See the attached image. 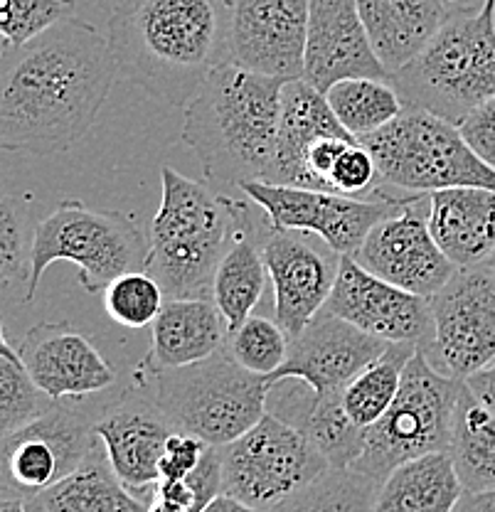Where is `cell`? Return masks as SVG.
Wrapping results in <instances>:
<instances>
[{"label": "cell", "mask_w": 495, "mask_h": 512, "mask_svg": "<svg viewBox=\"0 0 495 512\" xmlns=\"http://www.w3.org/2000/svg\"><path fill=\"white\" fill-rule=\"evenodd\" d=\"M109 37L67 18L0 50V151L55 156L97 124L116 82Z\"/></svg>", "instance_id": "1"}, {"label": "cell", "mask_w": 495, "mask_h": 512, "mask_svg": "<svg viewBox=\"0 0 495 512\" xmlns=\"http://www.w3.org/2000/svg\"><path fill=\"white\" fill-rule=\"evenodd\" d=\"M234 0H126L111 13L109 37L119 74L170 106L193 99L230 62Z\"/></svg>", "instance_id": "2"}, {"label": "cell", "mask_w": 495, "mask_h": 512, "mask_svg": "<svg viewBox=\"0 0 495 512\" xmlns=\"http://www.w3.org/2000/svg\"><path fill=\"white\" fill-rule=\"evenodd\" d=\"M284 79L227 62L185 104L183 143L198 158L205 183L242 190L266 178L279 136Z\"/></svg>", "instance_id": "3"}, {"label": "cell", "mask_w": 495, "mask_h": 512, "mask_svg": "<svg viewBox=\"0 0 495 512\" xmlns=\"http://www.w3.org/2000/svg\"><path fill=\"white\" fill-rule=\"evenodd\" d=\"M161 207L148 232L146 271L161 284L165 298H207L222 256L232 242L239 197L165 165Z\"/></svg>", "instance_id": "4"}, {"label": "cell", "mask_w": 495, "mask_h": 512, "mask_svg": "<svg viewBox=\"0 0 495 512\" xmlns=\"http://www.w3.org/2000/svg\"><path fill=\"white\" fill-rule=\"evenodd\" d=\"M407 109L459 124L495 96V0L456 5L427 50L390 77Z\"/></svg>", "instance_id": "5"}, {"label": "cell", "mask_w": 495, "mask_h": 512, "mask_svg": "<svg viewBox=\"0 0 495 512\" xmlns=\"http://www.w3.org/2000/svg\"><path fill=\"white\" fill-rule=\"evenodd\" d=\"M133 384L158 404L175 431L217 448L237 441L262 419L271 392L266 377L239 367L225 348L175 370H158L141 360Z\"/></svg>", "instance_id": "6"}, {"label": "cell", "mask_w": 495, "mask_h": 512, "mask_svg": "<svg viewBox=\"0 0 495 512\" xmlns=\"http://www.w3.org/2000/svg\"><path fill=\"white\" fill-rule=\"evenodd\" d=\"M372 153L380 188L392 195H431L449 188L495 192V170L463 141L459 126L422 109H404L392 124L358 138Z\"/></svg>", "instance_id": "7"}, {"label": "cell", "mask_w": 495, "mask_h": 512, "mask_svg": "<svg viewBox=\"0 0 495 512\" xmlns=\"http://www.w3.org/2000/svg\"><path fill=\"white\" fill-rule=\"evenodd\" d=\"M55 261L77 264L79 286L87 293H104L119 276L146 271L148 239L124 212L89 210L79 200H65L37 222L23 301H33L42 274Z\"/></svg>", "instance_id": "8"}, {"label": "cell", "mask_w": 495, "mask_h": 512, "mask_svg": "<svg viewBox=\"0 0 495 512\" xmlns=\"http://www.w3.org/2000/svg\"><path fill=\"white\" fill-rule=\"evenodd\" d=\"M461 389L463 380L439 372L417 350L404 370L392 407L365 429L363 456L353 468L382 483L402 463L449 451Z\"/></svg>", "instance_id": "9"}, {"label": "cell", "mask_w": 495, "mask_h": 512, "mask_svg": "<svg viewBox=\"0 0 495 512\" xmlns=\"http://www.w3.org/2000/svg\"><path fill=\"white\" fill-rule=\"evenodd\" d=\"M222 490L257 512H269L328 471L316 444L289 421L266 412L247 434L220 448Z\"/></svg>", "instance_id": "10"}, {"label": "cell", "mask_w": 495, "mask_h": 512, "mask_svg": "<svg viewBox=\"0 0 495 512\" xmlns=\"http://www.w3.org/2000/svg\"><path fill=\"white\" fill-rule=\"evenodd\" d=\"M104 402L60 399L45 414L0 441V476L28 498L45 493L87 458L97 441L94 424Z\"/></svg>", "instance_id": "11"}, {"label": "cell", "mask_w": 495, "mask_h": 512, "mask_svg": "<svg viewBox=\"0 0 495 512\" xmlns=\"http://www.w3.org/2000/svg\"><path fill=\"white\" fill-rule=\"evenodd\" d=\"M431 335L422 345L431 365L466 380L495 360V274L488 266L456 269L429 298Z\"/></svg>", "instance_id": "12"}, {"label": "cell", "mask_w": 495, "mask_h": 512, "mask_svg": "<svg viewBox=\"0 0 495 512\" xmlns=\"http://www.w3.org/2000/svg\"><path fill=\"white\" fill-rule=\"evenodd\" d=\"M239 192L262 207L271 229L316 234L330 252L338 256H353L377 222L390 217L407 202L424 197H404V200L348 197L323 190L259 183V180L244 183Z\"/></svg>", "instance_id": "13"}, {"label": "cell", "mask_w": 495, "mask_h": 512, "mask_svg": "<svg viewBox=\"0 0 495 512\" xmlns=\"http://www.w3.org/2000/svg\"><path fill=\"white\" fill-rule=\"evenodd\" d=\"M323 311L385 343L422 348L431 335L429 298L387 284L353 256H340L338 276Z\"/></svg>", "instance_id": "14"}, {"label": "cell", "mask_w": 495, "mask_h": 512, "mask_svg": "<svg viewBox=\"0 0 495 512\" xmlns=\"http://www.w3.org/2000/svg\"><path fill=\"white\" fill-rule=\"evenodd\" d=\"M422 200L407 202L377 222L353 259L387 284L431 298L449 284L456 266L434 242L429 220L417 210Z\"/></svg>", "instance_id": "15"}, {"label": "cell", "mask_w": 495, "mask_h": 512, "mask_svg": "<svg viewBox=\"0 0 495 512\" xmlns=\"http://www.w3.org/2000/svg\"><path fill=\"white\" fill-rule=\"evenodd\" d=\"M308 0H234L230 62L266 77L303 79Z\"/></svg>", "instance_id": "16"}, {"label": "cell", "mask_w": 495, "mask_h": 512, "mask_svg": "<svg viewBox=\"0 0 495 512\" xmlns=\"http://www.w3.org/2000/svg\"><path fill=\"white\" fill-rule=\"evenodd\" d=\"M94 434L109 453L116 476L136 495L156 500V483L161 478L158 466L165 444L175 434V426L158 409V404L133 384L116 399L104 402Z\"/></svg>", "instance_id": "17"}, {"label": "cell", "mask_w": 495, "mask_h": 512, "mask_svg": "<svg viewBox=\"0 0 495 512\" xmlns=\"http://www.w3.org/2000/svg\"><path fill=\"white\" fill-rule=\"evenodd\" d=\"M387 345L390 343L321 311L291 338L289 357L266 382L274 389L286 380H298L316 394L338 392L375 362Z\"/></svg>", "instance_id": "18"}, {"label": "cell", "mask_w": 495, "mask_h": 512, "mask_svg": "<svg viewBox=\"0 0 495 512\" xmlns=\"http://www.w3.org/2000/svg\"><path fill=\"white\" fill-rule=\"evenodd\" d=\"M264 261L274 284V320L296 338L326 306L340 256L318 249L303 232L271 229L264 239Z\"/></svg>", "instance_id": "19"}, {"label": "cell", "mask_w": 495, "mask_h": 512, "mask_svg": "<svg viewBox=\"0 0 495 512\" xmlns=\"http://www.w3.org/2000/svg\"><path fill=\"white\" fill-rule=\"evenodd\" d=\"M358 77L390 82V72L372 50L358 0H308L303 82L326 94L340 79Z\"/></svg>", "instance_id": "20"}, {"label": "cell", "mask_w": 495, "mask_h": 512, "mask_svg": "<svg viewBox=\"0 0 495 512\" xmlns=\"http://www.w3.org/2000/svg\"><path fill=\"white\" fill-rule=\"evenodd\" d=\"M18 357L50 399H87L116 384L114 367L69 323H37L18 345Z\"/></svg>", "instance_id": "21"}, {"label": "cell", "mask_w": 495, "mask_h": 512, "mask_svg": "<svg viewBox=\"0 0 495 512\" xmlns=\"http://www.w3.org/2000/svg\"><path fill=\"white\" fill-rule=\"evenodd\" d=\"M429 232L456 269L483 266L495 252V192L449 188L429 195Z\"/></svg>", "instance_id": "22"}, {"label": "cell", "mask_w": 495, "mask_h": 512, "mask_svg": "<svg viewBox=\"0 0 495 512\" xmlns=\"http://www.w3.org/2000/svg\"><path fill=\"white\" fill-rule=\"evenodd\" d=\"M456 0H358L360 18L390 77L422 55Z\"/></svg>", "instance_id": "23"}, {"label": "cell", "mask_w": 495, "mask_h": 512, "mask_svg": "<svg viewBox=\"0 0 495 512\" xmlns=\"http://www.w3.org/2000/svg\"><path fill=\"white\" fill-rule=\"evenodd\" d=\"M225 318L207 298H165L151 323V350L143 362L158 370H175L217 355L227 343Z\"/></svg>", "instance_id": "24"}, {"label": "cell", "mask_w": 495, "mask_h": 512, "mask_svg": "<svg viewBox=\"0 0 495 512\" xmlns=\"http://www.w3.org/2000/svg\"><path fill=\"white\" fill-rule=\"evenodd\" d=\"M252 217L247 202L239 200L232 242L217 266L215 284H212V301L220 308L230 333L252 316L257 303L262 301L266 279H269L264 261L266 237H257V234L269 229L271 224L269 220L257 224Z\"/></svg>", "instance_id": "25"}, {"label": "cell", "mask_w": 495, "mask_h": 512, "mask_svg": "<svg viewBox=\"0 0 495 512\" xmlns=\"http://www.w3.org/2000/svg\"><path fill=\"white\" fill-rule=\"evenodd\" d=\"M266 412L289 421L316 444L318 451L333 468H348L363 456L365 429L355 424L343 402V389L338 392H311L303 389L289 392L276 402H266Z\"/></svg>", "instance_id": "26"}, {"label": "cell", "mask_w": 495, "mask_h": 512, "mask_svg": "<svg viewBox=\"0 0 495 512\" xmlns=\"http://www.w3.org/2000/svg\"><path fill=\"white\" fill-rule=\"evenodd\" d=\"M33 500L45 512H148L153 503L116 476L99 436L77 471Z\"/></svg>", "instance_id": "27"}, {"label": "cell", "mask_w": 495, "mask_h": 512, "mask_svg": "<svg viewBox=\"0 0 495 512\" xmlns=\"http://www.w3.org/2000/svg\"><path fill=\"white\" fill-rule=\"evenodd\" d=\"M326 133H345L338 119L330 111L326 94L318 92L303 79H291L281 92L279 136H276V153L271 168L262 183L271 185H296L298 160L308 143Z\"/></svg>", "instance_id": "28"}, {"label": "cell", "mask_w": 495, "mask_h": 512, "mask_svg": "<svg viewBox=\"0 0 495 512\" xmlns=\"http://www.w3.org/2000/svg\"><path fill=\"white\" fill-rule=\"evenodd\" d=\"M463 493L449 453H427L382 480L375 512H454Z\"/></svg>", "instance_id": "29"}, {"label": "cell", "mask_w": 495, "mask_h": 512, "mask_svg": "<svg viewBox=\"0 0 495 512\" xmlns=\"http://www.w3.org/2000/svg\"><path fill=\"white\" fill-rule=\"evenodd\" d=\"M466 493L495 490V414L463 382L449 451Z\"/></svg>", "instance_id": "30"}, {"label": "cell", "mask_w": 495, "mask_h": 512, "mask_svg": "<svg viewBox=\"0 0 495 512\" xmlns=\"http://www.w3.org/2000/svg\"><path fill=\"white\" fill-rule=\"evenodd\" d=\"M326 101L338 124L355 138L380 131L407 109L387 79H340L326 92Z\"/></svg>", "instance_id": "31"}, {"label": "cell", "mask_w": 495, "mask_h": 512, "mask_svg": "<svg viewBox=\"0 0 495 512\" xmlns=\"http://www.w3.org/2000/svg\"><path fill=\"white\" fill-rule=\"evenodd\" d=\"M417 350V345L390 343L375 362H370L360 375L345 384L343 402L355 424L367 429L392 407L402 387L404 370Z\"/></svg>", "instance_id": "32"}, {"label": "cell", "mask_w": 495, "mask_h": 512, "mask_svg": "<svg viewBox=\"0 0 495 512\" xmlns=\"http://www.w3.org/2000/svg\"><path fill=\"white\" fill-rule=\"evenodd\" d=\"M380 485L353 466H330L269 512H375Z\"/></svg>", "instance_id": "33"}, {"label": "cell", "mask_w": 495, "mask_h": 512, "mask_svg": "<svg viewBox=\"0 0 495 512\" xmlns=\"http://www.w3.org/2000/svg\"><path fill=\"white\" fill-rule=\"evenodd\" d=\"M289 345V333L274 318L252 313L237 330L227 335L225 350L239 367L269 380L289 357Z\"/></svg>", "instance_id": "34"}, {"label": "cell", "mask_w": 495, "mask_h": 512, "mask_svg": "<svg viewBox=\"0 0 495 512\" xmlns=\"http://www.w3.org/2000/svg\"><path fill=\"white\" fill-rule=\"evenodd\" d=\"M33 234L28 229V207L23 200L0 192V293L30 279Z\"/></svg>", "instance_id": "35"}, {"label": "cell", "mask_w": 495, "mask_h": 512, "mask_svg": "<svg viewBox=\"0 0 495 512\" xmlns=\"http://www.w3.org/2000/svg\"><path fill=\"white\" fill-rule=\"evenodd\" d=\"M165 291L148 271H129L111 281L104 291V308L114 323L138 330L158 318Z\"/></svg>", "instance_id": "36"}, {"label": "cell", "mask_w": 495, "mask_h": 512, "mask_svg": "<svg viewBox=\"0 0 495 512\" xmlns=\"http://www.w3.org/2000/svg\"><path fill=\"white\" fill-rule=\"evenodd\" d=\"M55 399L47 397L20 360L0 357V441L45 414Z\"/></svg>", "instance_id": "37"}, {"label": "cell", "mask_w": 495, "mask_h": 512, "mask_svg": "<svg viewBox=\"0 0 495 512\" xmlns=\"http://www.w3.org/2000/svg\"><path fill=\"white\" fill-rule=\"evenodd\" d=\"M74 0H0V40L20 47L62 20L74 18Z\"/></svg>", "instance_id": "38"}, {"label": "cell", "mask_w": 495, "mask_h": 512, "mask_svg": "<svg viewBox=\"0 0 495 512\" xmlns=\"http://www.w3.org/2000/svg\"><path fill=\"white\" fill-rule=\"evenodd\" d=\"M456 126L471 151L495 170V96L473 106Z\"/></svg>", "instance_id": "39"}, {"label": "cell", "mask_w": 495, "mask_h": 512, "mask_svg": "<svg viewBox=\"0 0 495 512\" xmlns=\"http://www.w3.org/2000/svg\"><path fill=\"white\" fill-rule=\"evenodd\" d=\"M205 451L207 444L200 441L198 436L175 431L168 439V444H165L161 466H158V476H161L158 480H183L188 473H193L198 468Z\"/></svg>", "instance_id": "40"}, {"label": "cell", "mask_w": 495, "mask_h": 512, "mask_svg": "<svg viewBox=\"0 0 495 512\" xmlns=\"http://www.w3.org/2000/svg\"><path fill=\"white\" fill-rule=\"evenodd\" d=\"M463 382L495 414V360L491 365L483 367V370H478L476 375L466 377Z\"/></svg>", "instance_id": "41"}, {"label": "cell", "mask_w": 495, "mask_h": 512, "mask_svg": "<svg viewBox=\"0 0 495 512\" xmlns=\"http://www.w3.org/2000/svg\"><path fill=\"white\" fill-rule=\"evenodd\" d=\"M454 512H495V490L483 493H463Z\"/></svg>", "instance_id": "42"}, {"label": "cell", "mask_w": 495, "mask_h": 512, "mask_svg": "<svg viewBox=\"0 0 495 512\" xmlns=\"http://www.w3.org/2000/svg\"><path fill=\"white\" fill-rule=\"evenodd\" d=\"M28 500V495H23L20 490L0 483V512H30Z\"/></svg>", "instance_id": "43"}, {"label": "cell", "mask_w": 495, "mask_h": 512, "mask_svg": "<svg viewBox=\"0 0 495 512\" xmlns=\"http://www.w3.org/2000/svg\"><path fill=\"white\" fill-rule=\"evenodd\" d=\"M200 512H257L254 508H249V505L239 503L237 498H232V495H217L215 500H212L207 508H202Z\"/></svg>", "instance_id": "44"}, {"label": "cell", "mask_w": 495, "mask_h": 512, "mask_svg": "<svg viewBox=\"0 0 495 512\" xmlns=\"http://www.w3.org/2000/svg\"><path fill=\"white\" fill-rule=\"evenodd\" d=\"M0 357H10V360H20V357H18V350H15L13 345L8 343V338H5L3 320H0Z\"/></svg>", "instance_id": "45"}, {"label": "cell", "mask_w": 495, "mask_h": 512, "mask_svg": "<svg viewBox=\"0 0 495 512\" xmlns=\"http://www.w3.org/2000/svg\"><path fill=\"white\" fill-rule=\"evenodd\" d=\"M148 512H188V510H185L183 505H175V503H168V500L156 498L151 503V508H148Z\"/></svg>", "instance_id": "46"}, {"label": "cell", "mask_w": 495, "mask_h": 512, "mask_svg": "<svg viewBox=\"0 0 495 512\" xmlns=\"http://www.w3.org/2000/svg\"><path fill=\"white\" fill-rule=\"evenodd\" d=\"M28 508H30V512H45V510H42V508H40V505H37V503H35V500H33V498H30V500H28Z\"/></svg>", "instance_id": "47"}, {"label": "cell", "mask_w": 495, "mask_h": 512, "mask_svg": "<svg viewBox=\"0 0 495 512\" xmlns=\"http://www.w3.org/2000/svg\"><path fill=\"white\" fill-rule=\"evenodd\" d=\"M483 266H488V269H491L493 274H495V252H493L491 256H488V261H486V264H483Z\"/></svg>", "instance_id": "48"}, {"label": "cell", "mask_w": 495, "mask_h": 512, "mask_svg": "<svg viewBox=\"0 0 495 512\" xmlns=\"http://www.w3.org/2000/svg\"><path fill=\"white\" fill-rule=\"evenodd\" d=\"M481 5L483 3V0H456V5Z\"/></svg>", "instance_id": "49"}]
</instances>
